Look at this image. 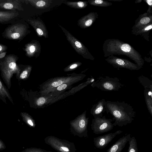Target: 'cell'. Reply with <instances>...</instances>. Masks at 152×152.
Instances as JSON below:
<instances>
[{
    "label": "cell",
    "mask_w": 152,
    "mask_h": 152,
    "mask_svg": "<svg viewBox=\"0 0 152 152\" xmlns=\"http://www.w3.org/2000/svg\"><path fill=\"white\" fill-rule=\"evenodd\" d=\"M44 141L57 152H76L74 144L68 140L51 135L46 137Z\"/></svg>",
    "instance_id": "cell-5"
},
{
    "label": "cell",
    "mask_w": 152,
    "mask_h": 152,
    "mask_svg": "<svg viewBox=\"0 0 152 152\" xmlns=\"http://www.w3.org/2000/svg\"><path fill=\"white\" fill-rule=\"evenodd\" d=\"M7 53V52H4L0 53V59L4 58Z\"/></svg>",
    "instance_id": "cell-38"
},
{
    "label": "cell",
    "mask_w": 152,
    "mask_h": 152,
    "mask_svg": "<svg viewBox=\"0 0 152 152\" xmlns=\"http://www.w3.org/2000/svg\"><path fill=\"white\" fill-rule=\"evenodd\" d=\"M88 2L92 5L102 7H107L113 4L110 2L103 0H89Z\"/></svg>",
    "instance_id": "cell-27"
},
{
    "label": "cell",
    "mask_w": 152,
    "mask_h": 152,
    "mask_svg": "<svg viewBox=\"0 0 152 152\" xmlns=\"http://www.w3.org/2000/svg\"><path fill=\"white\" fill-rule=\"evenodd\" d=\"M6 146L3 141L0 139V150H3L6 148Z\"/></svg>",
    "instance_id": "cell-37"
},
{
    "label": "cell",
    "mask_w": 152,
    "mask_h": 152,
    "mask_svg": "<svg viewBox=\"0 0 152 152\" xmlns=\"http://www.w3.org/2000/svg\"><path fill=\"white\" fill-rule=\"evenodd\" d=\"M88 118L86 117V112L70 122L71 132L80 137H87Z\"/></svg>",
    "instance_id": "cell-8"
},
{
    "label": "cell",
    "mask_w": 152,
    "mask_h": 152,
    "mask_svg": "<svg viewBox=\"0 0 152 152\" xmlns=\"http://www.w3.org/2000/svg\"><path fill=\"white\" fill-rule=\"evenodd\" d=\"M152 23V14L145 12L140 15L135 20L132 29L138 28Z\"/></svg>",
    "instance_id": "cell-19"
},
{
    "label": "cell",
    "mask_w": 152,
    "mask_h": 152,
    "mask_svg": "<svg viewBox=\"0 0 152 152\" xmlns=\"http://www.w3.org/2000/svg\"><path fill=\"white\" fill-rule=\"evenodd\" d=\"M123 0H107V1H121Z\"/></svg>",
    "instance_id": "cell-39"
},
{
    "label": "cell",
    "mask_w": 152,
    "mask_h": 152,
    "mask_svg": "<svg viewBox=\"0 0 152 152\" xmlns=\"http://www.w3.org/2000/svg\"><path fill=\"white\" fill-rule=\"evenodd\" d=\"M105 60L116 68H124L131 70H137L142 68L127 59L120 58L114 55L108 57Z\"/></svg>",
    "instance_id": "cell-11"
},
{
    "label": "cell",
    "mask_w": 152,
    "mask_h": 152,
    "mask_svg": "<svg viewBox=\"0 0 152 152\" xmlns=\"http://www.w3.org/2000/svg\"><path fill=\"white\" fill-rule=\"evenodd\" d=\"M24 50L27 57H37L39 55L41 51L40 44L37 40H32L25 45Z\"/></svg>",
    "instance_id": "cell-14"
},
{
    "label": "cell",
    "mask_w": 152,
    "mask_h": 152,
    "mask_svg": "<svg viewBox=\"0 0 152 152\" xmlns=\"http://www.w3.org/2000/svg\"><path fill=\"white\" fill-rule=\"evenodd\" d=\"M32 69V66H27L21 72H20L18 78L20 80H25L27 78Z\"/></svg>",
    "instance_id": "cell-30"
},
{
    "label": "cell",
    "mask_w": 152,
    "mask_h": 152,
    "mask_svg": "<svg viewBox=\"0 0 152 152\" xmlns=\"http://www.w3.org/2000/svg\"><path fill=\"white\" fill-rule=\"evenodd\" d=\"M18 58L13 54L7 55L2 60H0V69L1 75L8 88L11 86V79L13 75L16 74L18 77L20 69L17 64Z\"/></svg>",
    "instance_id": "cell-3"
},
{
    "label": "cell",
    "mask_w": 152,
    "mask_h": 152,
    "mask_svg": "<svg viewBox=\"0 0 152 152\" xmlns=\"http://www.w3.org/2000/svg\"><path fill=\"white\" fill-rule=\"evenodd\" d=\"M58 25L64 33L68 41L77 53L85 58L92 61L94 60L95 58L81 42L62 26L59 24Z\"/></svg>",
    "instance_id": "cell-6"
},
{
    "label": "cell",
    "mask_w": 152,
    "mask_h": 152,
    "mask_svg": "<svg viewBox=\"0 0 152 152\" xmlns=\"http://www.w3.org/2000/svg\"><path fill=\"white\" fill-rule=\"evenodd\" d=\"M7 49V47L4 45L0 43V53L5 52Z\"/></svg>",
    "instance_id": "cell-36"
},
{
    "label": "cell",
    "mask_w": 152,
    "mask_h": 152,
    "mask_svg": "<svg viewBox=\"0 0 152 152\" xmlns=\"http://www.w3.org/2000/svg\"><path fill=\"white\" fill-rule=\"evenodd\" d=\"M105 108L107 113L113 116L114 126H126L131 124L135 117L136 112L134 108L124 101H106Z\"/></svg>",
    "instance_id": "cell-2"
},
{
    "label": "cell",
    "mask_w": 152,
    "mask_h": 152,
    "mask_svg": "<svg viewBox=\"0 0 152 152\" xmlns=\"http://www.w3.org/2000/svg\"><path fill=\"white\" fill-rule=\"evenodd\" d=\"M6 98H7L12 103H13L10 94L0 78V99L4 102L6 103Z\"/></svg>",
    "instance_id": "cell-24"
},
{
    "label": "cell",
    "mask_w": 152,
    "mask_h": 152,
    "mask_svg": "<svg viewBox=\"0 0 152 152\" xmlns=\"http://www.w3.org/2000/svg\"><path fill=\"white\" fill-rule=\"evenodd\" d=\"M27 26L22 23L13 24L7 28L3 33L5 38L12 40L22 39L27 34L28 32Z\"/></svg>",
    "instance_id": "cell-9"
},
{
    "label": "cell",
    "mask_w": 152,
    "mask_h": 152,
    "mask_svg": "<svg viewBox=\"0 0 152 152\" xmlns=\"http://www.w3.org/2000/svg\"><path fill=\"white\" fill-rule=\"evenodd\" d=\"M0 8L11 10L23 11L21 2L17 0L0 1Z\"/></svg>",
    "instance_id": "cell-18"
},
{
    "label": "cell",
    "mask_w": 152,
    "mask_h": 152,
    "mask_svg": "<svg viewBox=\"0 0 152 152\" xmlns=\"http://www.w3.org/2000/svg\"><path fill=\"white\" fill-rule=\"evenodd\" d=\"M97 12H91L81 17L77 21V25L82 28H86L91 26L98 18Z\"/></svg>",
    "instance_id": "cell-15"
},
{
    "label": "cell",
    "mask_w": 152,
    "mask_h": 152,
    "mask_svg": "<svg viewBox=\"0 0 152 152\" xmlns=\"http://www.w3.org/2000/svg\"><path fill=\"white\" fill-rule=\"evenodd\" d=\"M104 56L111 55H125L142 67L144 60L141 54L131 45L118 39H108L105 40L102 46Z\"/></svg>",
    "instance_id": "cell-1"
},
{
    "label": "cell",
    "mask_w": 152,
    "mask_h": 152,
    "mask_svg": "<svg viewBox=\"0 0 152 152\" xmlns=\"http://www.w3.org/2000/svg\"><path fill=\"white\" fill-rule=\"evenodd\" d=\"M148 5V7L146 12L148 14H152V0H143Z\"/></svg>",
    "instance_id": "cell-34"
},
{
    "label": "cell",
    "mask_w": 152,
    "mask_h": 152,
    "mask_svg": "<svg viewBox=\"0 0 152 152\" xmlns=\"http://www.w3.org/2000/svg\"><path fill=\"white\" fill-rule=\"evenodd\" d=\"M20 152H52L50 151H47L40 148L35 147H31L26 148Z\"/></svg>",
    "instance_id": "cell-33"
},
{
    "label": "cell",
    "mask_w": 152,
    "mask_h": 152,
    "mask_svg": "<svg viewBox=\"0 0 152 152\" xmlns=\"http://www.w3.org/2000/svg\"><path fill=\"white\" fill-rule=\"evenodd\" d=\"M82 63L79 61L74 62L70 64L64 69L65 71H69L73 70L80 66Z\"/></svg>",
    "instance_id": "cell-32"
},
{
    "label": "cell",
    "mask_w": 152,
    "mask_h": 152,
    "mask_svg": "<svg viewBox=\"0 0 152 152\" xmlns=\"http://www.w3.org/2000/svg\"><path fill=\"white\" fill-rule=\"evenodd\" d=\"M19 15L16 11H0V23H5L10 21L17 18Z\"/></svg>",
    "instance_id": "cell-22"
},
{
    "label": "cell",
    "mask_w": 152,
    "mask_h": 152,
    "mask_svg": "<svg viewBox=\"0 0 152 152\" xmlns=\"http://www.w3.org/2000/svg\"><path fill=\"white\" fill-rule=\"evenodd\" d=\"M86 75H82L78 76H72L66 77L55 78L50 80L42 87V92L45 94L54 88L66 83H75L83 78Z\"/></svg>",
    "instance_id": "cell-7"
},
{
    "label": "cell",
    "mask_w": 152,
    "mask_h": 152,
    "mask_svg": "<svg viewBox=\"0 0 152 152\" xmlns=\"http://www.w3.org/2000/svg\"><path fill=\"white\" fill-rule=\"evenodd\" d=\"M21 115L23 121L29 126L33 128L35 127L34 121L28 114L25 113H21Z\"/></svg>",
    "instance_id": "cell-29"
},
{
    "label": "cell",
    "mask_w": 152,
    "mask_h": 152,
    "mask_svg": "<svg viewBox=\"0 0 152 152\" xmlns=\"http://www.w3.org/2000/svg\"><path fill=\"white\" fill-rule=\"evenodd\" d=\"M131 138L130 134L123 136L108 149L107 152H121Z\"/></svg>",
    "instance_id": "cell-17"
},
{
    "label": "cell",
    "mask_w": 152,
    "mask_h": 152,
    "mask_svg": "<svg viewBox=\"0 0 152 152\" xmlns=\"http://www.w3.org/2000/svg\"><path fill=\"white\" fill-rule=\"evenodd\" d=\"M56 1L52 0H27L26 3H29L32 6L39 10H50L51 7L56 5Z\"/></svg>",
    "instance_id": "cell-16"
},
{
    "label": "cell",
    "mask_w": 152,
    "mask_h": 152,
    "mask_svg": "<svg viewBox=\"0 0 152 152\" xmlns=\"http://www.w3.org/2000/svg\"><path fill=\"white\" fill-rule=\"evenodd\" d=\"M129 147L128 152H138L136 140L134 136L131 137L128 141Z\"/></svg>",
    "instance_id": "cell-28"
},
{
    "label": "cell",
    "mask_w": 152,
    "mask_h": 152,
    "mask_svg": "<svg viewBox=\"0 0 152 152\" xmlns=\"http://www.w3.org/2000/svg\"><path fill=\"white\" fill-rule=\"evenodd\" d=\"M152 28V23L142 27L132 29V33L136 36L140 35L148 41H149V33Z\"/></svg>",
    "instance_id": "cell-21"
},
{
    "label": "cell",
    "mask_w": 152,
    "mask_h": 152,
    "mask_svg": "<svg viewBox=\"0 0 152 152\" xmlns=\"http://www.w3.org/2000/svg\"><path fill=\"white\" fill-rule=\"evenodd\" d=\"M93 87H96L104 91H118L124 86L117 77L100 76L91 84Z\"/></svg>",
    "instance_id": "cell-4"
},
{
    "label": "cell",
    "mask_w": 152,
    "mask_h": 152,
    "mask_svg": "<svg viewBox=\"0 0 152 152\" xmlns=\"http://www.w3.org/2000/svg\"><path fill=\"white\" fill-rule=\"evenodd\" d=\"M106 101L102 99L93 105L91 110V113L94 118L102 117L105 111V105Z\"/></svg>",
    "instance_id": "cell-20"
},
{
    "label": "cell",
    "mask_w": 152,
    "mask_h": 152,
    "mask_svg": "<svg viewBox=\"0 0 152 152\" xmlns=\"http://www.w3.org/2000/svg\"><path fill=\"white\" fill-rule=\"evenodd\" d=\"M28 22L33 28L39 37H48V33L44 23L42 20L38 18L36 19H28Z\"/></svg>",
    "instance_id": "cell-13"
},
{
    "label": "cell",
    "mask_w": 152,
    "mask_h": 152,
    "mask_svg": "<svg viewBox=\"0 0 152 152\" xmlns=\"http://www.w3.org/2000/svg\"><path fill=\"white\" fill-rule=\"evenodd\" d=\"M138 79L144 88L152 90V81L151 80L142 75L139 76Z\"/></svg>",
    "instance_id": "cell-26"
},
{
    "label": "cell",
    "mask_w": 152,
    "mask_h": 152,
    "mask_svg": "<svg viewBox=\"0 0 152 152\" xmlns=\"http://www.w3.org/2000/svg\"><path fill=\"white\" fill-rule=\"evenodd\" d=\"M63 3L71 7L80 9L86 8L88 5V2L87 1H65Z\"/></svg>",
    "instance_id": "cell-25"
},
{
    "label": "cell",
    "mask_w": 152,
    "mask_h": 152,
    "mask_svg": "<svg viewBox=\"0 0 152 152\" xmlns=\"http://www.w3.org/2000/svg\"><path fill=\"white\" fill-rule=\"evenodd\" d=\"M122 132V131L118 130L113 133H110L94 137L93 140L94 145L97 148H104L116 136L121 134Z\"/></svg>",
    "instance_id": "cell-12"
},
{
    "label": "cell",
    "mask_w": 152,
    "mask_h": 152,
    "mask_svg": "<svg viewBox=\"0 0 152 152\" xmlns=\"http://www.w3.org/2000/svg\"><path fill=\"white\" fill-rule=\"evenodd\" d=\"M74 83H64V84H62L56 87L53 88L50 91H49L47 94H48V93L53 91H62L65 89H66L68 87H69V86L73 84Z\"/></svg>",
    "instance_id": "cell-31"
},
{
    "label": "cell",
    "mask_w": 152,
    "mask_h": 152,
    "mask_svg": "<svg viewBox=\"0 0 152 152\" xmlns=\"http://www.w3.org/2000/svg\"><path fill=\"white\" fill-rule=\"evenodd\" d=\"M142 1V0H137L135 1V3H140Z\"/></svg>",
    "instance_id": "cell-40"
},
{
    "label": "cell",
    "mask_w": 152,
    "mask_h": 152,
    "mask_svg": "<svg viewBox=\"0 0 152 152\" xmlns=\"http://www.w3.org/2000/svg\"><path fill=\"white\" fill-rule=\"evenodd\" d=\"M46 102V99L44 97H40L38 99L36 102L37 106H41L43 105Z\"/></svg>",
    "instance_id": "cell-35"
},
{
    "label": "cell",
    "mask_w": 152,
    "mask_h": 152,
    "mask_svg": "<svg viewBox=\"0 0 152 152\" xmlns=\"http://www.w3.org/2000/svg\"><path fill=\"white\" fill-rule=\"evenodd\" d=\"M113 119L107 118L105 116L102 117L92 119L91 125L94 133L99 134L108 132L112 130L114 126L112 122Z\"/></svg>",
    "instance_id": "cell-10"
},
{
    "label": "cell",
    "mask_w": 152,
    "mask_h": 152,
    "mask_svg": "<svg viewBox=\"0 0 152 152\" xmlns=\"http://www.w3.org/2000/svg\"><path fill=\"white\" fill-rule=\"evenodd\" d=\"M144 96L148 110L152 116V90L144 88Z\"/></svg>",
    "instance_id": "cell-23"
}]
</instances>
